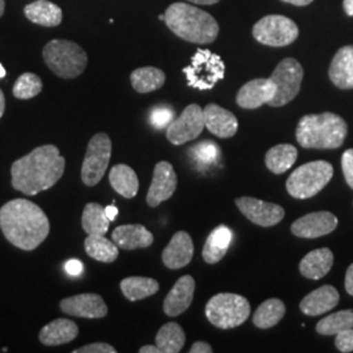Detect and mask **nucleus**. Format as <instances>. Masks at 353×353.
<instances>
[{"instance_id": "nucleus-4", "label": "nucleus", "mask_w": 353, "mask_h": 353, "mask_svg": "<svg viewBox=\"0 0 353 353\" xmlns=\"http://www.w3.org/2000/svg\"><path fill=\"white\" fill-rule=\"evenodd\" d=\"M348 134L345 121L334 113L307 114L296 128V139L307 150H336Z\"/></svg>"}, {"instance_id": "nucleus-27", "label": "nucleus", "mask_w": 353, "mask_h": 353, "mask_svg": "<svg viewBox=\"0 0 353 353\" xmlns=\"http://www.w3.org/2000/svg\"><path fill=\"white\" fill-rule=\"evenodd\" d=\"M334 265V254L327 249H316L306 254L300 262L301 275L310 280H319L326 276Z\"/></svg>"}, {"instance_id": "nucleus-8", "label": "nucleus", "mask_w": 353, "mask_h": 353, "mask_svg": "<svg viewBox=\"0 0 353 353\" xmlns=\"http://www.w3.org/2000/svg\"><path fill=\"white\" fill-rule=\"evenodd\" d=\"M183 74L191 88L210 90L224 79L225 64L217 54L199 49L191 58L189 65L183 68Z\"/></svg>"}, {"instance_id": "nucleus-13", "label": "nucleus", "mask_w": 353, "mask_h": 353, "mask_svg": "<svg viewBox=\"0 0 353 353\" xmlns=\"http://www.w3.org/2000/svg\"><path fill=\"white\" fill-rule=\"evenodd\" d=\"M236 204L242 214L259 227H274L284 219L285 211L275 203L263 202L250 196L236 199Z\"/></svg>"}, {"instance_id": "nucleus-50", "label": "nucleus", "mask_w": 353, "mask_h": 353, "mask_svg": "<svg viewBox=\"0 0 353 353\" xmlns=\"http://www.w3.org/2000/svg\"><path fill=\"white\" fill-rule=\"evenodd\" d=\"M190 3H194V4H201V6H212L219 3L220 0H189Z\"/></svg>"}, {"instance_id": "nucleus-12", "label": "nucleus", "mask_w": 353, "mask_h": 353, "mask_svg": "<svg viewBox=\"0 0 353 353\" xmlns=\"http://www.w3.org/2000/svg\"><path fill=\"white\" fill-rule=\"evenodd\" d=\"M204 128L205 123L202 108L196 103H191L166 128V138L174 145H182L199 138Z\"/></svg>"}, {"instance_id": "nucleus-43", "label": "nucleus", "mask_w": 353, "mask_h": 353, "mask_svg": "<svg viewBox=\"0 0 353 353\" xmlns=\"http://www.w3.org/2000/svg\"><path fill=\"white\" fill-rule=\"evenodd\" d=\"M64 270L68 275L71 276H79L83 274L84 271V265L79 261V259H70L68 262H65Z\"/></svg>"}, {"instance_id": "nucleus-35", "label": "nucleus", "mask_w": 353, "mask_h": 353, "mask_svg": "<svg viewBox=\"0 0 353 353\" xmlns=\"http://www.w3.org/2000/svg\"><path fill=\"white\" fill-rule=\"evenodd\" d=\"M110 220L105 214V208L99 203H88L81 216V225L88 234H103L109 230Z\"/></svg>"}, {"instance_id": "nucleus-37", "label": "nucleus", "mask_w": 353, "mask_h": 353, "mask_svg": "<svg viewBox=\"0 0 353 353\" xmlns=\"http://www.w3.org/2000/svg\"><path fill=\"white\" fill-rule=\"evenodd\" d=\"M42 90V80L36 74L26 72L20 76L13 85V96L19 100H30Z\"/></svg>"}, {"instance_id": "nucleus-22", "label": "nucleus", "mask_w": 353, "mask_h": 353, "mask_svg": "<svg viewBox=\"0 0 353 353\" xmlns=\"http://www.w3.org/2000/svg\"><path fill=\"white\" fill-rule=\"evenodd\" d=\"M328 76L335 87L353 89V45L336 51L330 65Z\"/></svg>"}, {"instance_id": "nucleus-6", "label": "nucleus", "mask_w": 353, "mask_h": 353, "mask_svg": "<svg viewBox=\"0 0 353 353\" xmlns=\"http://www.w3.org/2000/svg\"><path fill=\"white\" fill-rule=\"evenodd\" d=\"M252 309L249 301L236 293H219L205 305L207 319L216 327H239L248 321Z\"/></svg>"}, {"instance_id": "nucleus-26", "label": "nucleus", "mask_w": 353, "mask_h": 353, "mask_svg": "<svg viewBox=\"0 0 353 353\" xmlns=\"http://www.w3.org/2000/svg\"><path fill=\"white\" fill-rule=\"evenodd\" d=\"M26 17L33 24L54 28L58 26L63 20L62 8L49 0H36L24 8Z\"/></svg>"}, {"instance_id": "nucleus-54", "label": "nucleus", "mask_w": 353, "mask_h": 353, "mask_svg": "<svg viewBox=\"0 0 353 353\" xmlns=\"http://www.w3.org/2000/svg\"><path fill=\"white\" fill-rule=\"evenodd\" d=\"M159 19H160V20H164L165 21V13L164 14H160V16H159Z\"/></svg>"}, {"instance_id": "nucleus-31", "label": "nucleus", "mask_w": 353, "mask_h": 353, "mask_svg": "<svg viewBox=\"0 0 353 353\" xmlns=\"http://www.w3.org/2000/svg\"><path fill=\"white\" fill-rule=\"evenodd\" d=\"M132 88L138 93H151L161 88L165 84L166 76L164 71L156 67H141L135 70L131 76Z\"/></svg>"}, {"instance_id": "nucleus-1", "label": "nucleus", "mask_w": 353, "mask_h": 353, "mask_svg": "<svg viewBox=\"0 0 353 353\" xmlns=\"http://www.w3.org/2000/svg\"><path fill=\"white\" fill-rule=\"evenodd\" d=\"M0 229L13 246L32 252L49 236L50 223L36 203L13 199L0 208Z\"/></svg>"}, {"instance_id": "nucleus-5", "label": "nucleus", "mask_w": 353, "mask_h": 353, "mask_svg": "<svg viewBox=\"0 0 353 353\" xmlns=\"http://www.w3.org/2000/svg\"><path fill=\"white\" fill-rule=\"evenodd\" d=\"M42 55L51 71L62 79L81 75L88 63L87 52L67 39H52L43 48Z\"/></svg>"}, {"instance_id": "nucleus-48", "label": "nucleus", "mask_w": 353, "mask_h": 353, "mask_svg": "<svg viewBox=\"0 0 353 353\" xmlns=\"http://www.w3.org/2000/svg\"><path fill=\"white\" fill-rule=\"evenodd\" d=\"M140 353H161L157 345H144L139 350Z\"/></svg>"}, {"instance_id": "nucleus-30", "label": "nucleus", "mask_w": 353, "mask_h": 353, "mask_svg": "<svg viewBox=\"0 0 353 353\" xmlns=\"http://www.w3.org/2000/svg\"><path fill=\"white\" fill-rule=\"evenodd\" d=\"M84 248L90 258L102 263H113L119 255L117 243L108 240L103 234H88L84 241Z\"/></svg>"}, {"instance_id": "nucleus-36", "label": "nucleus", "mask_w": 353, "mask_h": 353, "mask_svg": "<svg viewBox=\"0 0 353 353\" xmlns=\"http://www.w3.org/2000/svg\"><path fill=\"white\" fill-rule=\"evenodd\" d=\"M348 328H353V309L325 316L318 322L316 332L321 335H336Z\"/></svg>"}, {"instance_id": "nucleus-2", "label": "nucleus", "mask_w": 353, "mask_h": 353, "mask_svg": "<svg viewBox=\"0 0 353 353\" xmlns=\"http://www.w3.org/2000/svg\"><path fill=\"white\" fill-rule=\"evenodd\" d=\"M65 160L55 145H42L16 160L11 168L13 189L33 196L62 178Z\"/></svg>"}, {"instance_id": "nucleus-3", "label": "nucleus", "mask_w": 353, "mask_h": 353, "mask_svg": "<svg viewBox=\"0 0 353 353\" xmlns=\"http://www.w3.org/2000/svg\"><path fill=\"white\" fill-rule=\"evenodd\" d=\"M165 24L176 34L191 43H212L219 36L214 16L186 3H174L165 11Z\"/></svg>"}, {"instance_id": "nucleus-21", "label": "nucleus", "mask_w": 353, "mask_h": 353, "mask_svg": "<svg viewBox=\"0 0 353 353\" xmlns=\"http://www.w3.org/2000/svg\"><path fill=\"white\" fill-rule=\"evenodd\" d=\"M341 300L338 290L332 285H323L305 296L300 303V309L305 316H316L326 314L332 310Z\"/></svg>"}, {"instance_id": "nucleus-15", "label": "nucleus", "mask_w": 353, "mask_h": 353, "mask_svg": "<svg viewBox=\"0 0 353 353\" xmlns=\"http://www.w3.org/2000/svg\"><path fill=\"white\" fill-rule=\"evenodd\" d=\"M176 174L173 165L168 161H160L154 166L151 188L147 194L150 207H159L161 203L173 196L176 190Z\"/></svg>"}, {"instance_id": "nucleus-51", "label": "nucleus", "mask_w": 353, "mask_h": 353, "mask_svg": "<svg viewBox=\"0 0 353 353\" xmlns=\"http://www.w3.org/2000/svg\"><path fill=\"white\" fill-rule=\"evenodd\" d=\"M4 110H6V99H4V94H3V92L0 89V118L3 117Z\"/></svg>"}, {"instance_id": "nucleus-39", "label": "nucleus", "mask_w": 353, "mask_h": 353, "mask_svg": "<svg viewBox=\"0 0 353 353\" xmlns=\"http://www.w3.org/2000/svg\"><path fill=\"white\" fill-rule=\"evenodd\" d=\"M174 119V110L170 106H156L150 114V122L157 130L168 128Z\"/></svg>"}, {"instance_id": "nucleus-23", "label": "nucleus", "mask_w": 353, "mask_h": 353, "mask_svg": "<svg viewBox=\"0 0 353 353\" xmlns=\"http://www.w3.org/2000/svg\"><path fill=\"white\" fill-rule=\"evenodd\" d=\"M112 239L119 249L137 250L150 248L153 243V234L140 224H130L115 228Z\"/></svg>"}, {"instance_id": "nucleus-25", "label": "nucleus", "mask_w": 353, "mask_h": 353, "mask_svg": "<svg viewBox=\"0 0 353 353\" xmlns=\"http://www.w3.org/2000/svg\"><path fill=\"white\" fill-rule=\"evenodd\" d=\"M79 327L75 322L67 318H59L46 325L39 332V341L43 345L55 347L75 341Z\"/></svg>"}, {"instance_id": "nucleus-46", "label": "nucleus", "mask_w": 353, "mask_h": 353, "mask_svg": "<svg viewBox=\"0 0 353 353\" xmlns=\"http://www.w3.org/2000/svg\"><path fill=\"white\" fill-rule=\"evenodd\" d=\"M105 214L110 221H114L118 216V208L115 205H108V207H105Z\"/></svg>"}, {"instance_id": "nucleus-18", "label": "nucleus", "mask_w": 353, "mask_h": 353, "mask_svg": "<svg viewBox=\"0 0 353 353\" xmlns=\"http://www.w3.org/2000/svg\"><path fill=\"white\" fill-rule=\"evenodd\" d=\"M204 123L205 128L221 139H229L236 135L239 130V121L236 115L227 109L210 103L204 109Z\"/></svg>"}, {"instance_id": "nucleus-52", "label": "nucleus", "mask_w": 353, "mask_h": 353, "mask_svg": "<svg viewBox=\"0 0 353 353\" xmlns=\"http://www.w3.org/2000/svg\"><path fill=\"white\" fill-rule=\"evenodd\" d=\"M4 11H6V1L0 0V17L4 14Z\"/></svg>"}, {"instance_id": "nucleus-16", "label": "nucleus", "mask_w": 353, "mask_h": 353, "mask_svg": "<svg viewBox=\"0 0 353 353\" xmlns=\"http://www.w3.org/2000/svg\"><path fill=\"white\" fill-rule=\"evenodd\" d=\"M61 310L68 316L79 318H103L108 314V306L100 294L83 293L61 301Z\"/></svg>"}, {"instance_id": "nucleus-41", "label": "nucleus", "mask_w": 353, "mask_h": 353, "mask_svg": "<svg viewBox=\"0 0 353 353\" xmlns=\"http://www.w3.org/2000/svg\"><path fill=\"white\" fill-rule=\"evenodd\" d=\"M341 169L345 182L353 190V148H350L341 156Z\"/></svg>"}, {"instance_id": "nucleus-47", "label": "nucleus", "mask_w": 353, "mask_h": 353, "mask_svg": "<svg viewBox=\"0 0 353 353\" xmlns=\"http://www.w3.org/2000/svg\"><path fill=\"white\" fill-rule=\"evenodd\" d=\"M284 3H290L293 6H297V7H305V6H309L310 3H313V0H281Z\"/></svg>"}, {"instance_id": "nucleus-34", "label": "nucleus", "mask_w": 353, "mask_h": 353, "mask_svg": "<svg viewBox=\"0 0 353 353\" xmlns=\"http://www.w3.org/2000/svg\"><path fill=\"white\" fill-rule=\"evenodd\" d=\"M185 331L174 322H169L164 325L156 335V345L160 348L161 353L181 352L185 345Z\"/></svg>"}, {"instance_id": "nucleus-28", "label": "nucleus", "mask_w": 353, "mask_h": 353, "mask_svg": "<svg viewBox=\"0 0 353 353\" xmlns=\"http://www.w3.org/2000/svg\"><path fill=\"white\" fill-rule=\"evenodd\" d=\"M110 185L119 195L126 199H132L139 190V179L132 168L128 165L118 164L113 166L109 174Z\"/></svg>"}, {"instance_id": "nucleus-45", "label": "nucleus", "mask_w": 353, "mask_h": 353, "mask_svg": "<svg viewBox=\"0 0 353 353\" xmlns=\"http://www.w3.org/2000/svg\"><path fill=\"white\" fill-rule=\"evenodd\" d=\"M345 290L348 292V294L353 296V263L348 267L345 274Z\"/></svg>"}, {"instance_id": "nucleus-7", "label": "nucleus", "mask_w": 353, "mask_h": 353, "mask_svg": "<svg viewBox=\"0 0 353 353\" xmlns=\"http://www.w3.org/2000/svg\"><path fill=\"white\" fill-rule=\"evenodd\" d=\"M334 168L327 161H312L297 168L287 179V191L296 199L316 196L328 185Z\"/></svg>"}, {"instance_id": "nucleus-29", "label": "nucleus", "mask_w": 353, "mask_h": 353, "mask_svg": "<svg viewBox=\"0 0 353 353\" xmlns=\"http://www.w3.org/2000/svg\"><path fill=\"white\" fill-rule=\"evenodd\" d=\"M297 150L290 144H279L265 153V166L274 174H283L297 161Z\"/></svg>"}, {"instance_id": "nucleus-20", "label": "nucleus", "mask_w": 353, "mask_h": 353, "mask_svg": "<svg viewBox=\"0 0 353 353\" xmlns=\"http://www.w3.org/2000/svg\"><path fill=\"white\" fill-rule=\"evenodd\" d=\"M194 256V242L186 232H176L163 252V262L170 270L189 265Z\"/></svg>"}, {"instance_id": "nucleus-10", "label": "nucleus", "mask_w": 353, "mask_h": 353, "mask_svg": "<svg viewBox=\"0 0 353 353\" xmlns=\"http://www.w3.org/2000/svg\"><path fill=\"white\" fill-rule=\"evenodd\" d=\"M276 87V94L268 105L280 108L290 103L300 93L303 79V68L294 58H285L276 65L270 76Z\"/></svg>"}, {"instance_id": "nucleus-42", "label": "nucleus", "mask_w": 353, "mask_h": 353, "mask_svg": "<svg viewBox=\"0 0 353 353\" xmlns=\"http://www.w3.org/2000/svg\"><path fill=\"white\" fill-rule=\"evenodd\" d=\"M117 350L114 348L113 345L106 344V343H93V344H88L84 345L81 348H77L74 351V353H115Z\"/></svg>"}, {"instance_id": "nucleus-44", "label": "nucleus", "mask_w": 353, "mask_h": 353, "mask_svg": "<svg viewBox=\"0 0 353 353\" xmlns=\"http://www.w3.org/2000/svg\"><path fill=\"white\" fill-rule=\"evenodd\" d=\"M212 347L205 341H195L190 348V353H212Z\"/></svg>"}, {"instance_id": "nucleus-9", "label": "nucleus", "mask_w": 353, "mask_h": 353, "mask_svg": "<svg viewBox=\"0 0 353 353\" xmlns=\"http://www.w3.org/2000/svg\"><path fill=\"white\" fill-rule=\"evenodd\" d=\"M252 36L265 46L283 48L299 38V26L287 16L268 14L254 26Z\"/></svg>"}, {"instance_id": "nucleus-11", "label": "nucleus", "mask_w": 353, "mask_h": 353, "mask_svg": "<svg viewBox=\"0 0 353 353\" xmlns=\"http://www.w3.org/2000/svg\"><path fill=\"white\" fill-rule=\"evenodd\" d=\"M112 157V140L100 132L89 140L87 153L81 166V179L89 188L96 186L105 176Z\"/></svg>"}, {"instance_id": "nucleus-40", "label": "nucleus", "mask_w": 353, "mask_h": 353, "mask_svg": "<svg viewBox=\"0 0 353 353\" xmlns=\"http://www.w3.org/2000/svg\"><path fill=\"white\" fill-rule=\"evenodd\" d=\"M335 345L341 352H353V328H348L336 334Z\"/></svg>"}, {"instance_id": "nucleus-53", "label": "nucleus", "mask_w": 353, "mask_h": 353, "mask_svg": "<svg viewBox=\"0 0 353 353\" xmlns=\"http://www.w3.org/2000/svg\"><path fill=\"white\" fill-rule=\"evenodd\" d=\"M4 76H6V70H4V67L0 63V79H3Z\"/></svg>"}, {"instance_id": "nucleus-38", "label": "nucleus", "mask_w": 353, "mask_h": 353, "mask_svg": "<svg viewBox=\"0 0 353 353\" xmlns=\"http://www.w3.org/2000/svg\"><path fill=\"white\" fill-rule=\"evenodd\" d=\"M189 154L191 160L199 166H211L217 163L220 157V148L214 141L205 140L191 147Z\"/></svg>"}, {"instance_id": "nucleus-24", "label": "nucleus", "mask_w": 353, "mask_h": 353, "mask_svg": "<svg viewBox=\"0 0 353 353\" xmlns=\"http://www.w3.org/2000/svg\"><path fill=\"white\" fill-rule=\"evenodd\" d=\"M233 240V232L227 225H219L214 228L207 237L204 248H203V259L208 265H214L220 262L228 250Z\"/></svg>"}, {"instance_id": "nucleus-19", "label": "nucleus", "mask_w": 353, "mask_h": 353, "mask_svg": "<svg viewBox=\"0 0 353 353\" xmlns=\"http://www.w3.org/2000/svg\"><path fill=\"white\" fill-rule=\"evenodd\" d=\"M195 280L190 275H185L176 280L172 290L165 297L164 312L168 316H178L185 313L194 299Z\"/></svg>"}, {"instance_id": "nucleus-17", "label": "nucleus", "mask_w": 353, "mask_h": 353, "mask_svg": "<svg viewBox=\"0 0 353 353\" xmlns=\"http://www.w3.org/2000/svg\"><path fill=\"white\" fill-rule=\"evenodd\" d=\"M276 94V87L272 80L268 79H254L246 83L239 90L236 101L242 109H258L265 103H270Z\"/></svg>"}, {"instance_id": "nucleus-49", "label": "nucleus", "mask_w": 353, "mask_h": 353, "mask_svg": "<svg viewBox=\"0 0 353 353\" xmlns=\"http://www.w3.org/2000/svg\"><path fill=\"white\" fill-rule=\"evenodd\" d=\"M343 7L348 16H353V0H344Z\"/></svg>"}, {"instance_id": "nucleus-33", "label": "nucleus", "mask_w": 353, "mask_h": 353, "mask_svg": "<svg viewBox=\"0 0 353 353\" xmlns=\"http://www.w3.org/2000/svg\"><path fill=\"white\" fill-rule=\"evenodd\" d=\"M285 314V305L279 299H270L258 306L252 316V322L258 328L276 326Z\"/></svg>"}, {"instance_id": "nucleus-32", "label": "nucleus", "mask_w": 353, "mask_h": 353, "mask_svg": "<svg viewBox=\"0 0 353 353\" xmlns=\"http://www.w3.org/2000/svg\"><path fill=\"white\" fill-rule=\"evenodd\" d=\"M159 290L160 285L154 279L131 276L121 281V290L130 301H139L151 297Z\"/></svg>"}, {"instance_id": "nucleus-14", "label": "nucleus", "mask_w": 353, "mask_h": 353, "mask_svg": "<svg viewBox=\"0 0 353 353\" xmlns=\"http://www.w3.org/2000/svg\"><path fill=\"white\" fill-rule=\"evenodd\" d=\"M338 227V217L327 211L305 214L297 219L290 230L300 239H318L332 233Z\"/></svg>"}]
</instances>
